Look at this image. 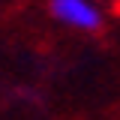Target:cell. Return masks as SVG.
Here are the masks:
<instances>
[{"instance_id":"1","label":"cell","mask_w":120,"mask_h":120,"mask_svg":"<svg viewBox=\"0 0 120 120\" xmlns=\"http://www.w3.org/2000/svg\"><path fill=\"white\" fill-rule=\"evenodd\" d=\"M51 9L60 21L81 30H99V24H102V15L90 0H51Z\"/></svg>"}]
</instances>
